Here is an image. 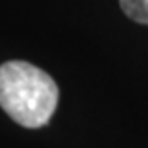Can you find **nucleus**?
Returning a JSON list of instances; mask_svg holds the SVG:
<instances>
[{
    "label": "nucleus",
    "mask_w": 148,
    "mask_h": 148,
    "mask_svg": "<svg viewBox=\"0 0 148 148\" xmlns=\"http://www.w3.org/2000/svg\"><path fill=\"white\" fill-rule=\"evenodd\" d=\"M58 104V85L40 67L21 60L0 66V108L27 129L46 125Z\"/></svg>",
    "instance_id": "f257e3e1"
},
{
    "label": "nucleus",
    "mask_w": 148,
    "mask_h": 148,
    "mask_svg": "<svg viewBox=\"0 0 148 148\" xmlns=\"http://www.w3.org/2000/svg\"><path fill=\"white\" fill-rule=\"evenodd\" d=\"M119 6L133 21L148 25V0H119Z\"/></svg>",
    "instance_id": "f03ea898"
}]
</instances>
